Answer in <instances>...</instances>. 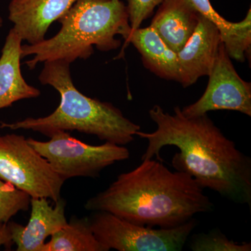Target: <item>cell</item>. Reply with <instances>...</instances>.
I'll return each instance as SVG.
<instances>
[{
    "label": "cell",
    "instance_id": "2",
    "mask_svg": "<svg viewBox=\"0 0 251 251\" xmlns=\"http://www.w3.org/2000/svg\"><path fill=\"white\" fill-rule=\"evenodd\" d=\"M203 190L188 173L170 171L163 161L151 158L118 175L85 208L108 211L139 226L173 228L212 210L214 204Z\"/></svg>",
    "mask_w": 251,
    "mask_h": 251
},
{
    "label": "cell",
    "instance_id": "20",
    "mask_svg": "<svg viewBox=\"0 0 251 251\" xmlns=\"http://www.w3.org/2000/svg\"><path fill=\"white\" fill-rule=\"evenodd\" d=\"M13 244L14 242L9 224L8 222L0 223V248L3 246L6 250H11Z\"/></svg>",
    "mask_w": 251,
    "mask_h": 251
},
{
    "label": "cell",
    "instance_id": "5",
    "mask_svg": "<svg viewBox=\"0 0 251 251\" xmlns=\"http://www.w3.org/2000/svg\"><path fill=\"white\" fill-rule=\"evenodd\" d=\"M50 138L48 141L27 140L65 181L74 177H99L105 168L130 157L129 150L123 145L109 142L91 145L68 131L56 132Z\"/></svg>",
    "mask_w": 251,
    "mask_h": 251
},
{
    "label": "cell",
    "instance_id": "3",
    "mask_svg": "<svg viewBox=\"0 0 251 251\" xmlns=\"http://www.w3.org/2000/svg\"><path fill=\"white\" fill-rule=\"evenodd\" d=\"M70 65L64 60L47 61L39 76L43 85L59 92L60 103L48 116L28 117L20 121L0 122V128L30 130L50 137L56 132L76 130L119 145L134 140L140 125L125 117L112 103L90 98L81 93L73 82Z\"/></svg>",
    "mask_w": 251,
    "mask_h": 251
},
{
    "label": "cell",
    "instance_id": "18",
    "mask_svg": "<svg viewBox=\"0 0 251 251\" xmlns=\"http://www.w3.org/2000/svg\"><path fill=\"white\" fill-rule=\"evenodd\" d=\"M198 12L219 28L221 41L225 46L232 44L242 28V23H231L223 18L213 8L210 0H188Z\"/></svg>",
    "mask_w": 251,
    "mask_h": 251
},
{
    "label": "cell",
    "instance_id": "15",
    "mask_svg": "<svg viewBox=\"0 0 251 251\" xmlns=\"http://www.w3.org/2000/svg\"><path fill=\"white\" fill-rule=\"evenodd\" d=\"M44 251H108L95 237L89 217L73 216L67 226L46 242Z\"/></svg>",
    "mask_w": 251,
    "mask_h": 251
},
{
    "label": "cell",
    "instance_id": "4",
    "mask_svg": "<svg viewBox=\"0 0 251 251\" xmlns=\"http://www.w3.org/2000/svg\"><path fill=\"white\" fill-rule=\"evenodd\" d=\"M61 28L52 38L36 44L22 46V57L29 69L39 63L64 60L72 64L77 59L90 58L94 46L102 52L126 44L131 33L126 5L121 0H77L58 20Z\"/></svg>",
    "mask_w": 251,
    "mask_h": 251
},
{
    "label": "cell",
    "instance_id": "1",
    "mask_svg": "<svg viewBox=\"0 0 251 251\" xmlns=\"http://www.w3.org/2000/svg\"><path fill=\"white\" fill-rule=\"evenodd\" d=\"M173 114L156 105L149 111L156 125L152 133H135L148 140L142 161H163L160 152L166 146L179 150L172 160L175 171L188 173L204 189L212 190L237 204L251 209V159L238 150L215 125L207 114L186 117L181 108L175 107Z\"/></svg>",
    "mask_w": 251,
    "mask_h": 251
},
{
    "label": "cell",
    "instance_id": "21",
    "mask_svg": "<svg viewBox=\"0 0 251 251\" xmlns=\"http://www.w3.org/2000/svg\"><path fill=\"white\" fill-rule=\"evenodd\" d=\"M3 25V19L0 16V28L2 27Z\"/></svg>",
    "mask_w": 251,
    "mask_h": 251
},
{
    "label": "cell",
    "instance_id": "11",
    "mask_svg": "<svg viewBox=\"0 0 251 251\" xmlns=\"http://www.w3.org/2000/svg\"><path fill=\"white\" fill-rule=\"evenodd\" d=\"M77 0H11L9 20L28 44L45 39L50 26L58 21Z\"/></svg>",
    "mask_w": 251,
    "mask_h": 251
},
{
    "label": "cell",
    "instance_id": "13",
    "mask_svg": "<svg viewBox=\"0 0 251 251\" xmlns=\"http://www.w3.org/2000/svg\"><path fill=\"white\" fill-rule=\"evenodd\" d=\"M201 15L188 0H164L150 26L177 53L196 30Z\"/></svg>",
    "mask_w": 251,
    "mask_h": 251
},
{
    "label": "cell",
    "instance_id": "17",
    "mask_svg": "<svg viewBox=\"0 0 251 251\" xmlns=\"http://www.w3.org/2000/svg\"><path fill=\"white\" fill-rule=\"evenodd\" d=\"M31 197L0 179V223H7L20 211H27L30 206Z\"/></svg>",
    "mask_w": 251,
    "mask_h": 251
},
{
    "label": "cell",
    "instance_id": "16",
    "mask_svg": "<svg viewBox=\"0 0 251 251\" xmlns=\"http://www.w3.org/2000/svg\"><path fill=\"white\" fill-rule=\"evenodd\" d=\"M193 251H251V242L238 243L230 240L219 229L207 233L196 234L189 244Z\"/></svg>",
    "mask_w": 251,
    "mask_h": 251
},
{
    "label": "cell",
    "instance_id": "12",
    "mask_svg": "<svg viewBox=\"0 0 251 251\" xmlns=\"http://www.w3.org/2000/svg\"><path fill=\"white\" fill-rule=\"evenodd\" d=\"M22 38L14 28L6 36L0 57V110L18 100L37 98L39 89L26 82L21 72Z\"/></svg>",
    "mask_w": 251,
    "mask_h": 251
},
{
    "label": "cell",
    "instance_id": "8",
    "mask_svg": "<svg viewBox=\"0 0 251 251\" xmlns=\"http://www.w3.org/2000/svg\"><path fill=\"white\" fill-rule=\"evenodd\" d=\"M205 92L197 101L181 109L186 117H196L214 110H234L251 116V84L236 72L221 43L209 75Z\"/></svg>",
    "mask_w": 251,
    "mask_h": 251
},
{
    "label": "cell",
    "instance_id": "19",
    "mask_svg": "<svg viewBox=\"0 0 251 251\" xmlns=\"http://www.w3.org/2000/svg\"><path fill=\"white\" fill-rule=\"evenodd\" d=\"M131 31L140 28L142 23L152 16L153 10L164 0H126Z\"/></svg>",
    "mask_w": 251,
    "mask_h": 251
},
{
    "label": "cell",
    "instance_id": "9",
    "mask_svg": "<svg viewBox=\"0 0 251 251\" xmlns=\"http://www.w3.org/2000/svg\"><path fill=\"white\" fill-rule=\"evenodd\" d=\"M221 42L217 26L201 15L196 30L177 52L179 83L183 87L193 85L200 77L210 74Z\"/></svg>",
    "mask_w": 251,
    "mask_h": 251
},
{
    "label": "cell",
    "instance_id": "14",
    "mask_svg": "<svg viewBox=\"0 0 251 251\" xmlns=\"http://www.w3.org/2000/svg\"><path fill=\"white\" fill-rule=\"evenodd\" d=\"M130 44L138 50L144 66L148 70L161 78L179 82L177 53L163 42L151 26L131 31L121 54Z\"/></svg>",
    "mask_w": 251,
    "mask_h": 251
},
{
    "label": "cell",
    "instance_id": "6",
    "mask_svg": "<svg viewBox=\"0 0 251 251\" xmlns=\"http://www.w3.org/2000/svg\"><path fill=\"white\" fill-rule=\"evenodd\" d=\"M0 179L27 193L54 202L61 198L64 179L25 136L0 134Z\"/></svg>",
    "mask_w": 251,
    "mask_h": 251
},
{
    "label": "cell",
    "instance_id": "7",
    "mask_svg": "<svg viewBox=\"0 0 251 251\" xmlns=\"http://www.w3.org/2000/svg\"><path fill=\"white\" fill-rule=\"evenodd\" d=\"M92 232L107 250L119 251H181L197 220L173 228L155 229L139 226L108 211H94L89 217Z\"/></svg>",
    "mask_w": 251,
    "mask_h": 251
},
{
    "label": "cell",
    "instance_id": "10",
    "mask_svg": "<svg viewBox=\"0 0 251 251\" xmlns=\"http://www.w3.org/2000/svg\"><path fill=\"white\" fill-rule=\"evenodd\" d=\"M49 204L46 198H31V215L27 226L9 221L10 229L17 251H44L46 240L67 226V205L62 198Z\"/></svg>",
    "mask_w": 251,
    "mask_h": 251
}]
</instances>
